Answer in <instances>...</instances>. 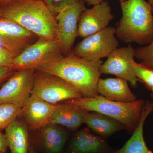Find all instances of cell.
I'll return each instance as SVG.
<instances>
[{"mask_svg":"<svg viewBox=\"0 0 153 153\" xmlns=\"http://www.w3.org/2000/svg\"><path fill=\"white\" fill-rule=\"evenodd\" d=\"M22 108L10 103H0V131L5 130L22 114Z\"/></svg>","mask_w":153,"mask_h":153,"instance_id":"obj_21","label":"cell"},{"mask_svg":"<svg viewBox=\"0 0 153 153\" xmlns=\"http://www.w3.org/2000/svg\"><path fill=\"white\" fill-rule=\"evenodd\" d=\"M14 58L7 50L3 47H0V68H10Z\"/></svg>","mask_w":153,"mask_h":153,"instance_id":"obj_25","label":"cell"},{"mask_svg":"<svg viewBox=\"0 0 153 153\" xmlns=\"http://www.w3.org/2000/svg\"><path fill=\"white\" fill-rule=\"evenodd\" d=\"M29 153H38L32 146H30Z\"/></svg>","mask_w":153,"mask_h":153,"instance_id":"obj_30","label":"cell"},{"mask_svg":"<svg viewBox=\"0 0 153 153\" xmlns=\"http://www.w3.org/2000/svg\"><path fill=\"white\" fill-rule=\"evenodd\" d=\"M14 71L10 68H0V88L12 76Z\"/></svg>","mask_w":153,"mask_h":153,"instance_id":"obj_26","label":"cell"},{"mask_svg":"<svg viewBox=\"0 0 153 153\" xmlns=\"http://www.w3.org/2000/svg\"><path fill=\"white\" fill-rule=\"evenodd\" d=\"M97 91L99 95L112 101L131 102L137 100L129 87L127 81L119 77L100 78Z\"/></svg>","mask_w":153,"mask_h":153,"instance_id":"obj_15","label":"cell"},{"mask_svg":"<svg viewBox=\"0 0 153 153\" xmlns=\"http://www.w3.org/2000/svg\"><path fill=\"white\" fill-rule=\"evenodd\" d=\"M114 18L109 3L105 1L86 9L79 17L78 36L85 38L97 33L108 27Z\"/></svg>","mask_w":153,"mask_h":153,"instance_id":"obj_12","label":"cell"},{"mask_svg":"<svg viewBox=\"0 0 153 153\" xmlns=\"http://www.w3.org/2000/svg\"><path fill=\"white\" fill-rule=\"evenodd\" d=\"M115 35V28L107 27L84 38L74 47L71 54L90 61L107 57L118 47Z\"/></svg>","mask_w":153,"mask_h":153,"instance_id":"obj_7","label":"cell"},{"mask_svg":"<svg viewBox=\"0 0 153 153\" xmlns=\"http://www.w3.org/2000/svg\"><path fill=\"white\" fill-rule=\"evenodd\" d=\"M117 1H119L120 3L123 2L125 1L126 0H117Z\"/></svg>","mask_w":153,"mask_h":153,"instance_id":"obj_33","label":"cell"},{"mask_svg":"<svg viewBox=\"0 0 153 153\" xmlns=\"http://www.w3.org/2000/svg\"><path fill=\"white\" fill-rule=\"evenodd\" d=\"M113 151L105 139L85 128L74 134L66 153H111Z\"/></svg>","mask_w":153,"mask_h":153,"instance_id":"obj_14","label":"cell"},{"mask_svg":"<svg viewBox=\"0 0 153 153\" xmlns=\"http://www.w3.org/2000/svg\"><path fill=\"white\" fill-rule=\"evenodd\" d=\"M135 57L153 67V40L149 44L135 50Z\"/></svg>","mask_w":153,"mask_h":153,"instance_id":"obj_23","label":"cell"},{"mask_svg":"<svg viewBox=\"0 0 153 153\" xmlns=\"http://www.w3.org/2000/svg\"><path fill=\"white\" fill-rule=\"evenodd\" d=\"M121 18L117 23L116 35L126 43L148 45L153 40V15L145 0H126L120 3Z\"/></svg>","mask_w":153,"mask_h":153,"instance_id":"obj_3","label":"cell"},{"mask_svg":"<svg viewBox=\"0 0 153 153\" xmlns=\"http://www.w3.org/2000/svg\"><path fill=\"white\" fill-rule=\"evenodd\" d=\"M0 153H2V152H0Z\"/></svg>","mask_w":153,"mask_h":153,"instance_id":"obj_34","label":"cell"},{"mask_svg":"<svg viewBox=\"0 0 153 153\" xmlns=\"http://www.w3.org/2000/svg\"><path fill=\"white\" fill-rule=\"evenodd\" d=\"M35 71H14L0 88V103H10L22 108L31 95Z\"/></svg>","mask_w":153,"mask_h":153,"instance_id":"obj_9","label":"cell"},{"mask_svg":"<svg viewBox=\"0 0 153 153\" xmlns=\"http://www.w3.org/2000/svg\"><path fill=\"white\" fill-rule=\"evenodd\" d=\"M88 111L75 105L63 102L57 104L50 123L56 124L74 130L84 123Z\"/></svg>","mask_w":153,"mask_h":153,"instance_id":"obj_16","label":"cell"},{"mask_svg":"<svg viewBox=\"0 0 153 153\" xmlns=\"http://www.w3.org/2000/svg\"><path fill=\"white\" fill-rule=\"evenodd\" d=\"M51 13L55 17L60 11L68 5L80 0H42Z\"/></svg>","mask_w":153,"mask_h":153,"instance_id":"obj_24","label":"cell"},{"mask_svg":"<svg viewBox=\"0 0 153 153\" xmlns=\"http://www.w3.org/2000/svg\"><path fill=\"white\" fill-rule=\"evenodd\" d=\"M148 2L150 4L153 14V0H149V1H148Z\"/></svg>","mask_w":153,"mask_h":153,"instance_id":"obj_31","label":"cell"},{"mask_svg":"<svg viewBox=\"0 0 153 153\" xmlns=\"http://www.w3.org/2000/svg\"><path fill=\"white\" fill-rule=\"evenodd\" d=\"M60 42L55 39L39 38L32 45L15 57L10 68L14 71L33 69L63 56Z\"/></svg>","mask_w":153,"mask_h":153,"instance_id":"obj_5","label":"cell"},{"mask_svg":"<svg viewBox=\"0 0 153 153\" xmlns=\"http://www.w3.org/2000/svg\"><path fill=\"white\" fill-rule=\"evenodd\" d=\"M105 0H84L88 6H94L100 4Z\"/></svg>","mask_w":153,"mask_h":153,"instance_id":"obj_28","label":"cell"},{"mask_svg":"<svg viewBox=\"0 0 153 153\" xmlns=\"http://www.w3.org/2000/svg\"><path fill=\"white\" fill-rule=\"evenodd\" d=\"M27 126L18 118L5 129V136L11 153H29L30 145Z\"/></svg>","mask_w":153,"mask_h":153,"instance_id":"obj_19","label":"cell"},{"mask_svg":"<svg viewBox=\"0 0 153 153\" xmlns=\"http://www.w3.org/2000/svg\"><path fill=\"white\" fill-rule=\"evenodd\" d=\"M134 57L135 49L131 45L117 48L101 64L100 71L101 74H111L125 79L136 88L139 80L136 76L132 65Z\"/></svg>","mask_w":153,"mask_h":153,"instance_id":"obj_11","label":"cell"},{"mask_svg":"<svg viewBox=\"0 0 153 153\" xmlns=\"http://www.w3.org/2000/svg\"><path fill=\"white\" fill-rule=\"evenodd\" d=\"M101 60L88 61L73 54L62 56L38 68L36 71L59 76L73 85L82 97L99 95L97 85L101 73Z\"/></svg>","mask_w":153,"mask_h":153,"instance_id":"obj_1","label":"cell"},{"mask_svg":"<svg viewBox=\"0 0 153 153\" xmlns=\"http://www.w3.org/2000/svg\"><path fill=\"white\" fill-rule=\"evenodd\" d=\"M14 1H15V0H0V5Z\"/></svg>","mask_w":153,"mask_h":153,"instance_id":"obj_29","label":"cell"},{"mask_svg":"<svg viewBox=\"0 0 153 153\" xmlns=\"http://www.w3.org/2000/svg\"><path fill=\"white\" fill-rule=\"evenodd\" d=\"M39 37L16 22L0 17V45L17 57Z\"/></svg>","mask_w":153,"mask_h":153,"instance_id":"obj_10","label":"cell"},{"mask_svg":"<svg viewBox=\"0 0 153 153\" xmlns=\"http://www.w3.org/2000/svg\"><path fill=\"white\" fill-rule=\"evenodd\" d=\"M84 123L97 135L104 139L111 136L119 131L126 129L125 126L118 121L94 111H88Z\"/></svg>","mask_w":153,"mask_h":153,"instance_id":"obj_20","label":"cell"},{"mask_svg":"<svg viewBox=\"0 0 153 153\" xmlns=\"http://www.w3.org/2000/svg\"><path fill=\"white\" fill-rule=\"evenodd\" d=\"M7 143L5 134L0 131V152L5 153L7 150Z\"/></svg>","mask_w":153,"mask_h":153,"instance_id":"obj_27","label":"cell"},{"mask_svg":"<svg viewBox=\"0 0 153 153\" xmlns=\"http://www.w3.org/2000/svg\"><path fill=\"white\" fill-rule=\"evenodd\" d=\"M151 96H152V98L153 102H152V103L153 107V91H152V93H151Z\"/></svg>","mask_w":153,"mask_h":153,"instance_id":"obj_32","label":"cell"},{"mask_svg":"<svg viewBox=\"0 0 153 153\" xmlns=\"http://www.w3.org/2000/svg\"><path fill=\"white\" fill-rule=\"evenodd\" d=\"M57 104H51L31 94L22 108L21 114L29 129H41L50 123Z\"/></svg>","mask_w":153,"mask_h":153,"instance_id":"obj_13","label":"cell"},{"mask_svg":"<svg viewBox=\"0 0 153 153\" xmlns=\"http://www.w3.org/2000/svg\"><path fill=\"white\" fill-rule=\"evenodd\" d=\"M31 94L52 104L82 97L74 86L59 76L36 70Z\"/></svg>","mask_w":153,"mask_h":153,"instance_id":"obj_6","label":"cell"},{"mask_svg":"<svg viewBox=\"0 0 153 153\" xmlns=\"http://www.w3.org/2000/svg\"><path fill=\"white\" fill-rule=\"evenodd\" d=\"M135 74L139 81L145 84L146 87L153 91V67L135 61L132 63Z\"/></svg>","mask_w":153,"mask_h":153,"instance_id":"obj_22","label":"cell"},{"mask_svg":"<svg viewBox=\"0 0 153 153\" xmlns=\"http://www.w3.org/2000/svg\"><path fill=\"white\" fill-rule=\"evenodd\" d=\"M152 102H145L141 117L132 135L120 149L113 150L111 153H153L149 149L145 142L143 127L147 118L153 111Z\"/></svg>","mask_w":153,"mask_h":153,"instance_id":"obj_18","label":"cell"},{"mask_svg":"<svg viewBox=\"0 0 153 153\" xmlns=\"http://www.w3.org/2000/svg\"><path fill=\"white\" fill-rule=\"evenodd\" d=\"M0 17L13 21L39 38L56 39L57 21L42 0H15L1 5Z\"/></svg>","mask_w":153,"mask_h":153,"instance_id":"obj_2","label":"cell"},{"mask_svg":"<svg viewBox=\"0 0 153 153\" xmlns=\"http://www.w3.org/2000/svg\"><path fill=\"white\" fill-rule=\"evenodd\" d=\"M86 9L84 0H80L66 6L55 16L56 39L60 42L66 56L71 54L74 41L78 36L79 17Z\"/></svg>","mask_w":153,"mask_h":153,"instance_id":"obj_8","label":"cell"},{"mask_svg":"<svg viewBox=\"0 0 153 153\" xmlns=\"http://www.w3.org/2000/svg\"><path fill=\"white\" fill-rule=\"evenodd\" d=\"M145 102L140 99L131 102H118L99 95L91 98L82 97L63 102L75 105L88 111L105 115L122 123L128 131L133 132L140 120Z\"/></svg>","mask_w":153,"mask_h":153,"instance_id":"obj_4","label":"cell"},{"mask_svg":"<svg viewBox=\"0 0 153 153\" xmlns=\"http://www.w3.org/2000/svg\"><path fill=\"white\" fill-rule=\"evenodd\" d=\"M59 126L49 123L41 129L38 144L44 153H63L68 134Z\"/></svg>","mask_w":153,"mask_h":153,"instance_id":"obj_17","label":"cell"}]
</instances>
